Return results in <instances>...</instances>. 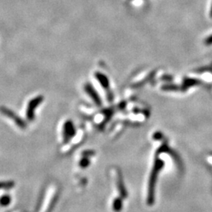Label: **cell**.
<instances>
[{"mask_svg":"<svg viewBox=\"0 0 212 212\" xmlns=\"http://www.w3.org/2000/svg\"><path fill=\"white\" fill-rule=\"evenodd\" d=\"M11 202V196L9 195H4L0 197V205L3 207H6Z\"/></svg>","mask_w":212,"mask_h":212,"instance_id":"cell-4","label":"cell"},{"mask_svg":"<svg viewBox=\"0 0 212 212\" xmlns=\"http://www.w3.org/2000/svg\"><path fill=\"white\" fill-rule=\"evenodd\" d=\"M0 112L3 115H4V116H6V117L9 118V119H12L14 122V123H15L17 127H20V128L21 129L26 128L27 122H25L22 118H20L17 113H15L11 109H9V108H6V107L5 106H1L0 107Z\"/></svg>","mask_w":212,"mask_h":212,"instance_id":"cell-1","label":"cell"},{"mask_svg":"<svg viewBox=\"0 0 212 212\" xmlns=\"http://www.w3.org/2000/svg\"><path fill=\"white\" fill-rule=\"evenodd\" d=\"M42 101L43 96H37L28 102L26 109V117L28 120L32 121L35 119V111L36 108L42 103Z\"/></svg>","mask_w":212,"mask_h":212,"instance_id":"cell-2","label":"cell"},{"mask_svg":"<svg viewBox=\"0 0 212 212\" xmlns=\"http://www.w3.org/2000/svg\"><path fill=\"white\" fill-rule=\"evenodd\" d=\"M15 186L14 181H3L0 182V190L1 189H10Z\"/></svg>","mask_w":212,"mask_h":212,"instance_id":"cell-3","label":"cell"},{"mask_svg":"<svg viewBox=\"0 0 212 212\" xmlns=\"http://www.w3.org/2000/svg\"><path fill=\"white\" fill-rule=\"evenodd\" d=\"M71 129H72V124L70 123V122H67V123L64 125V138H68V137H70V133L71 132H72V130Z\"/></svg>","mask_w":212,"mask_h":212,"instance_id":"cell-5","label":"cell"}]
</instances>
